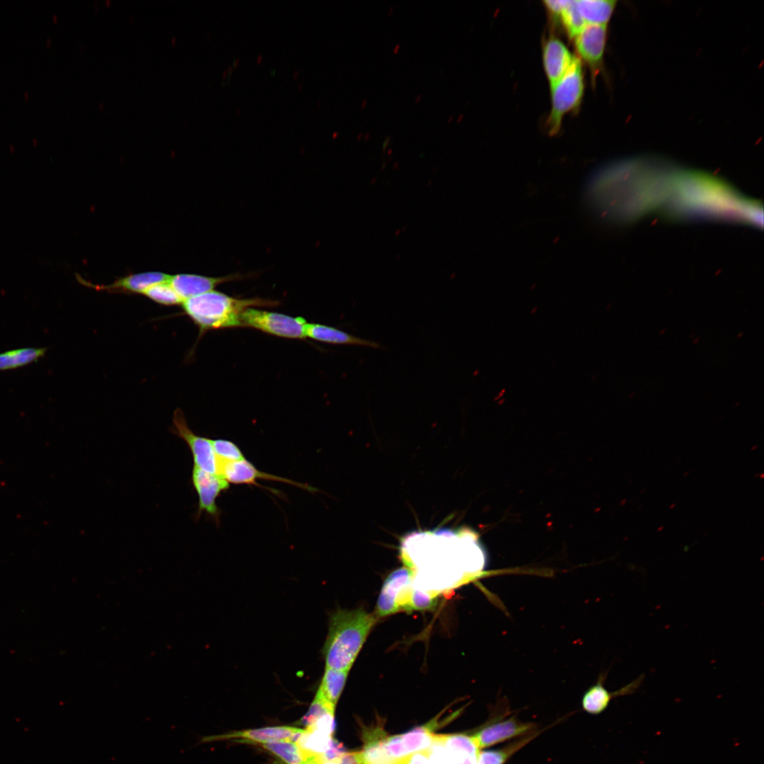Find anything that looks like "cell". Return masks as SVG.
<instances>
[{"mask_svg":"<svg viewBox=\"0 0 764 764\" xmlns=\"http://www.w3.org/2000/svg\"><path fill=\"white\" fill-rule=\"evenodd\" d=\"M575 57L557 37L552 36L543 47V65L550 86L568 70Z\"/></svg>","mask_w":764,"mask_h":764,"instance_id":"obj_18","label":"cell"},{"mask_svg":"<svg viewBox=\"0 0 764 764\" xmlns=\"http://www.w3.org/2000/svg\"><path fill=\"white\" fill-rule=\"evenodd\" d=\"M366 103V100H364L363 101V104H362V105H361V106H362V108H363V107H364V105H365Z\"/></svg>","mask_w":764,"mask_h":764,"instance_id":"obj_34","label":"cell"},{"mask_svg":"<svg viewBox=\"0 0 764 764\" xmlns=\"http://www.w3.org/2000/svg\"><path fill=\"white\" fill-rule=\"evenodd\" d=\"M647 164L621 161L594 171L585 187L590 207L615 221H627L658 208L666 168Z\"/></svg>","mask_w":764,"mask_h":764,"instance_id":"obj_2","label":"cell"},{"mask_svg":"<svg viewBox=\"0 0 764 764\" xmlns=\"http://www.w3.org/2000/svg\"><path fill=\"white\" fill-rule=\"evenodd\" d=\"M241 327H248L269 335L290 339L306 337V321L302 317L267 311L255 307L247 308L241 315Z\"/></svg>","mask_w":764,"mask_h":764,"instance_id":"obj_7","label":"cell"},{"mask_svg":"<svg viewBox=\"0 0 764 764\" xmlns=\"http://www.w3.org/2000/svg\"><path fill=\"white\" fill-rule=\"evenodd\" d=\"M46 352L45 347H23L0 353V371L15 369L37 361Z\"/></svg>","mask_w":764,"mask_h":764,"instance_id":"obj_23","label":"cell"},{"mask_svg":"<svg viewBox=\"0 0 764 764\" xmlns=\"http://www.w3.org/2000/svg\"><path fill=\"white\" fill-rule=\"evenodd\" d=\"M212 443L217 465L245 459L240 448L231 441L217 439H212Z\"/></svg>","mask_w":764,"mask_h":764,"instance_id":"obj_27","label":"cell"},{"mask_svg":"<svg viewBox=\"0 0 764 764\" xmlns=\"http://www.w3.org/2000/svg\"><path fill=\"white\" fill-rule=\"evenodd\" d=\"M277 304L274 300L239 299L213 289L183 301L182 309L197 326L201 337L212 330L241 327V315L248 308Z\"/></svg>","mask_w":764,"mask_h":764,"instance_id":"obj_5","label":"cell"},{"mask_svg":"<svg viewBox=\"0 0 764 764\" xmlns=\"http://www.w3.org/2000/svg\"><path fill=\"white\" fill-rule=\"evenodd\" d=\"M584 75L579 58L574 57L566 73L552 86V109L548 121L551 134L560 129L564 115L577 108L584 92Z\"/></svg>","mask_w":764,"mask_h":764,"instance_id":"obj_6","label":"cell"},{"mask_svg":"<svg viewBox=\"0 0 764 764\" xmlns=\"http://www.w3.org/2000/svg\"><path fill=\"white\" fill-rule=\"evenodd\" d=\"M450 755L452 764H478L480 749L472 736L438 734Z\"/></svg>","mask_w":764,"mask_h":764,"instance_id":"obj_20","label":"cell"},{"mask_svg":"<svg viewBox=\"0 0 764 764\" xmlns=\"http://www.w3.org/2000/svg\"><path fill=\"white\" fill-rule=\"evenodd\" d=\"M664 212L678 219H722L758 224L759 205L713 176L676 170Z\"/></svg>","mask_w":764,"mask_h":764,"instance_id":"obj_3","label":"cell"},{"mask_svg":"<svg viewBox=\"0 0 764 764\" xmlns=\"http://www.w3.org/2000/svg\"><path fill=\"white\" fill-rule=\"evenodd\" d=\"M534 724L508 719L485 727L473 735L479 749L533 733Z\"/></svg>","mask_w":764,"mask_h":764,"instance_id":"obj_15","label":"cell"},{"mask_svg":"<svg viewBox=\"0 0 764 764\" xmlns=\"http://www.w3.org/2000/svg\"><path fill=\"white\" fill-rule=\"evenodd\" d=\"M243 275L233 274L224 277H207L195 274H178L170 276L169 282L177 294L185 301L213 290L218 285L243 279Z\"/></svg>","mask_w":764,"mask_h":764,"instance_id":"obj_16","label":"cell"},{"mask_svg":"<svg viewBox=\"0 0 764 764\" xmlns=\"http://www.w3.org/2000/svg\"><path fill=\"white\" fill-rule=\"evenodd\" d=\"M414 590L412 574L407 568L393 571L383 583L374 615L378 618L399 611H412Z\"/></svg>","mask_w":764,"mask_h":764,"instance_id":"obj_8","label":"cell"},{"mask_svg":"<svg viewBox=\"0 0 764 764\" xmlns=\"http://www.w3.org/2000/svg\"><path fill=\"white\" fill-rule=\"evenodd\" d=\"M419 98H420V95L417 96V99H416V101H417V100H418V99H419Z\"/></svg>","mask_w":764,"mask_h":764,"instance_id":"obj_35","label":"cell"},{"mask_svg":"<svg viewBox=\"0 0 764 764\" xmlns=\"http://www.w3.org/2000/svg\"><path fill=\"white\" fill-rule=\"evenodd\" d=\"M399 47H400V45H399V44H398V45H396L395 47V48H394V50H393V52H397V51H398V50Z\"/></svg>","mask_w":764,"mask_h":764,"instance_id":"obj_33","label":"cell"},{"mask_svg":"<svg viewBox=\"0 0 764 764\" xmlns=\"http://www.w3.org/2000/svg\"><path fill=\"white\" fill-rule=\"evenodd\" d=\"M644 675L642 674L634 681L615 692H609L603 686V679L601 678L598 683L591 687L582 699V707L585 711L592 714H598L603 712L614 698L632 695L641 686Z\"/></svg>","mask_w":764,"mask_h":764,"instance_id":"obj_17","label":"cell"},{"mask_svg":"<svg viewBox=\"0 0 764 764\" xmlns=\"http://www.w3.org/2000/svg\"><path fill=\"white\" fill-rule=\"evenodd\" d=\"M170 432L187 444L195 467L212 474H217V462L212 439L195 434L189 427L183 410L177 408L173 416Z\"/></svg>","mask_w":764,"mask_h":764,"instance_id":"obj_9","label":"cell"},{"mask_svg":"<svg viewBox=\"0 0 764 764\" xmlns=\"http://www.w3.org/2000/svg\"><path fill=\"white\" fill-rule=\"evenodd\" d=\"M258 744L275 755L285 764H304L308 761L297 743L291 740L275 741Z\"/></svg>","mask_w":764,"mask_h":764,"instance_id":"obj_24","label":"cell"},{"mask_svg":"<svg viewBox=\"0 0 764 764\" xmlns=\"http://www.w3.org/2000/svg\"><path fill=\"white\" fill-rule=\"evenodd\" d=\"M401 556L415 587L435 597L475 578L485 565L478 538L465 529L411 533L403 542Z\"/></svg>","mask_w":764,"mask_h":764,"instance_id":"obj_1","label":"cell"},{"mask_svg":"<svg viewBox=\"0 0 764 764\" xmlns=\"http://www.w3.org/2000/svg\"><path fill=\"white\" fill-rule=\"evenodd\" d=\"M376 764H385V763H376Z\"/></svg>","mask_w":764,"mask_h":764,"instance_id":"obj_37","label":"cell"},{"mask_svg":"<svg viewBox=\"0 0 764 764\" xmlns=\"http://www.w3.org/2000/svg\"><path fill=\"white\" fill-rule=\"evenodd\" d=\"M303 729L288 726L270 727L256 729H249L230 732L221 735L203 737L201 743H209L224 740H236L237 742L247 743H260L275 741L296 740Z\"/></svg>","mask_w":764,"mask_h":764,"instance_id":"obj_12","label":"cell"},{"mask_svg":"<svg viewBox=\"0 0 764 764\" xmlns=\"http://www.w3.org/2000/svg\"><path fill=\"white\" fill-rule=\"evenodd\" d=\"M143 295L163 306H175L182 304L183 302L169 281L152 285L143 293Z\"/></svg>","mask_w":764,"mask_h":764,"instance_id":"obj_26","label":"cell"},{"mask_svg":"<svg viewBox=\"0 0 764 764\" xmlns=\"http://www.w3.org/2000/svg\"><path fill=\"white\" fill-rule=\"evenodd\" d=\"M335 707L327 702L320 694L316 695L308 712L303 716L301 722L306 727L313 723L318 718L328 712H335Z\"/></svg>","mask_w":764,"mask_h":764,"instance_id":"obj_29","label":"cell"},{"mask_svg":"<svg viewBox=\"0 0 764 764\" xmlns=\"http://www.w3.org/2000/svg\"><path fill=\"white\" fill-rule=\"evenodd\" d=\"M607 38V25L586 24L574 38L580 57L588 64L593 79L603 67Z\"/></svg>","mask_w":764,"mask_h":764,"instance_id":"obj_10","label":"cell"},{"mask_svg":"<svg viewBox=\"0 0 764 764\" xmlns=\"http://www.w3.org/2000/svg\"><path fill=\"white\" fill-rule=\"evenodd\" d=\"M377 619L362 607L333 611L322 649L325 667L349 671Z\"/></svg>","mask_w":764,"mask_h":764,"instance_id":"obj_4","label":"cell"},{"mask_svg":"<svg viewBox=\"0 0 764 764\" xmlns=\"http://www.w3.org/2000/svg\"><path fill=\"white\" fill-rule=\"evenodd\" d=\"M426 751L430 764H452L448 750L438 734H434L433 741Z\"/></svg>","mask_w":764,"mask_h":764,"instance_id":"obj_30","label":"cell"},{"mask_svg":"<svg viewBox=\"0 0 764 764\" xmlns=\"http://www.w3.org/2000/svg\"><path fill=\"white\" fill-rule=\"evenodd\" d=\"M306 337L319 342L335 345H352L371 348H378L380 347L374 341L361 338L336 328L319 323H307Z\"/></svg>","mask_w":764,"mask_h":764,"instance_id":"obj_19","label":"cell"},{"mask_svg":"<svg viewBox=\"0 0 764 764\" xmlns=\"http://www.w3.org/2000/svg\"><path fill=\"white\" fill-rule=\"evenodd\" d=\"M335 760V764H361L359 751L345 752Z\"/></svg>","mask_w":764,"mask_h":764,"instance_id":"obj_32","label":"cell"},{"mask_svg":"<svg viewBox=\"0 0 764 764\" xmlns=\"http://www.w3.org/2000/svg\"><path fill=\"white\" fill-rule=\"evenodd\" d=\"M349 671L325 667L317 693L335 707L345 685Z\"/></svg>","mask_w":764,"mask_h":764,"instance_id":"obj_22","label":"cell"},{"mask_svg":"<svg viewBox=\"0 0 764 764\" xmlns=\"http://www.w3.org/2000/svg\"><path fill=\"white\" fill-rule=\"evenodd\" d=\"M536 735L532 733L504 748L480 752L478 764H504L513 754L533 740Z\"/></svg>","mask_w":764,"mask_h":764,"instance_id":"obj_25","label":"cell"},{"mask_svg":"<svg viewBox=\"0 0 764 764\" xmlns=\"http://www.w3.org/2000/svg\"><path fill=\"white\" fill-rule=\"evenodd\" d=\"M389 764H430L426 748L392 760Z\"/></svg>","mask_w":764,"mask_h":764,"instance_id":"obj_31","label":"cell"},{"mask_svg":"<svg viewBox=\"0 0 764 764\" xmlns=\"http://www.w3.org/2000/svg\"><path fill=\"white\" fill-rule=\"evenodd\" d=\"M192 482L199 498V513L205 512L218 518L219 509L216 501L220 494L228 488L229 483L221 475L209 473L195 466Z\"/></svg>","mask_w":764,"mask_h":764,"instance_id":"obj_11","label":"cell"},{"mask_svg":"<svg viewBox=\"0 0 764 764\" xmlns=\"http://www.w3.org/2000/svg\"><path fill=\"white\" fill-rule=\"evenodd\" d=\"M452 117H453V116H451L448 122H450V120H451Z\"/></svg>","mask_w":764,"mask_h":764,"instance_id":"obj_36","label":"cell"},{"mask_svg":"<svg viewBox=\"0 0 764 764\" xmlns=\"http://www.w3.org/2000/svg\"><path fill=\"white\" fill-rule=\"evenodd\" d=\"M558 18L562 23L567 35L573 39L586 25L577 9L575 1L567 0Z\"/></svg>","mask_w":764,"mask_h":764,"instance_id":"obj_28","label":"cell"},{"mask_svg":"<svg viewBox=\"0 0 764 764\" xmlns=\"http://www.w3.org/2000/svg\"><path fill=\"white\" fill-rule=\"evenodd\" d=\"M217 475L222 476L228 483L255 484L257 485L255 480L257 479H264L289 483L307 490L316 491V489L305 484L262 472L246 459L218 464Z\"/></svg>","mask_w":764,"mask_h":764,"instance_id":"obj_14","label":"cell"},{"mask_svg":"<svg viewBox=\"0 0 764 764\" xmlns=\"http://www.w3.org/2000/svg\"><path fill=\"white\" fill-rule=\"evenodd\" d=\"M575 4L586 24L606 25L613 13L616 1L578 0L575 1Z\"/></svg>","mask_w":764,"mask_h":764,"instance_id":"obj_21","label":"cell"},{"mask_svg":"<svg viewBox=\"0 0 764 764\" xmlns=\"http://www.w3.org/2000/svg\"><path fill=\"white\" fill-rule=\"evenodd\" d=\"M171 275L161 272H146L129 274L116 279L110 284H93L77 276L79 282L86 286L109 293L126 294H141L150 286L158 283L169 281Z\"/></svg>","mask_w":764,"mask_h":764,"instance_id":"obj_13","label":"cell"}]
</instances>
